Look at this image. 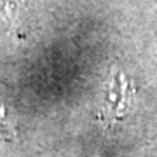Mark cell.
I'll return each instance as SVG.
<instances>
[{
	"label": "cell",
	"instance_id": "6da1fadb",
	"mask_svg": "<svg viewBox=\"0 0 157 157\" xmlns=\"http://www.w3.org/2000/svg\"><path fill=\"white\" fill-rule=\"evenodd\" d=\"M107 89V98L100 112V119L105 126H112L113 122L121 121L128 112L131 103V89H129L128 78L117 70L108 80Z\"/></svg>",
	"mask_w": 157,
	"mask_h": 157
},
{
	"label": "cell",
	"instance_id": "3957f363",
	"mask_svg": "<svg viewBox=\"0 0 157 157\" xmlns=\"http://www.w3.org/2000/svg\"><path fill=\"white\" fill-rule=\"evenodd\" d=\"M19 11H21V0H0V12L9 23L14 25L17 21Z\"/></svg>",
	"mask_w": 157,
	"mask_h": 157
},
{
	"label": "cell",
	"instance_id": "7a4b0ae2",
	"mask_svg": "<svg viewBox=\"0 0 157 157\" xmlns=\"http://www.w3.org/2000/svg\"><path fill=\"white\" fill-rule=\"evenodd\" d=\"M16 124H17V115L14 103L9 98L7 93L0 91V128L2 131L9 135L14 140L16 138Z\"/></svg>",
	"mask_w": 157,
	"mask_h": 157
}]
</instances>
